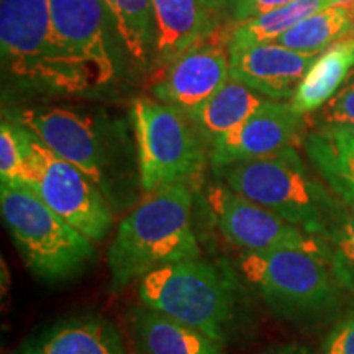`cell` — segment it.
Segmentation results:
<instances>
[{"mask_svg": "<svg viewBox=\"0 0 354 354\" xmlns=\"http://www.w3.org/2000/svg\"><path fill=\"white\" fill-rule=\"evenodd\" d=\"M205 203L220 233L243 253L305 250L330 258L328 245L323 238L308 234L225 184L209 185Z\"/></svg>", "mask_w": 354, "mask_h": 354, "instance_id": "obj_10", "label": "cell"}, {"mask_svg": "<svg viewBox=\"0 0 354 354\" xmlns=\"http://www.w3.org/2000/svg\"><path fill=\"white\" fill-rule=\"evenodd\" d=\"M3 69L21 86L77 94L55 50L50 0H0Z\"/></svg>", "mask_w": 354, "mask_h": 354, "instance_id": "obj_7", "label": "cell"}, {"mask_svg": "<svg viewBox=\"0 0 354 354\" xmlns=\"http://www.w3.org/2000/svg\"><path fill=\"white\" fill-rule=\"evenodd\" d=\"M351 30H354V21L349 12L344 7L333 6L302 20L276 43L300 53L322 55Z\"/></svg>", "mask_w": 354, "mask_h": 354, "instance_id": "obj_23", "label": "cell"}, {"mask_svg": "<svg viewBox=\"0 0 354 354\" xmlns=\"http://www.w3.org/2000/svg\"><path fill=\"white\" fill-rule=\"evenodd\" d=\"M156 19V59L162 68L215 32V19L201 0H151Z\"/></svg>", "mask_w": 354, "mask_h": 354, "instance_id": "obj_17", "label": "cell"}, {"mask_svg": "<svg viewBox=\"0 0 354 354\" xmlns=\"http://www.w3.org/2000/svg\"><path fill=\"white\" fill-rule=\"evenodd\" d=\"M15 123L32 131L53 153L82 171L102 190L109 192V143L91 117L71 109H28L17 113Z\"/></svg>", "mask_w": 354, "mask_h": 354, "instance_id": "obj_11", "label": "cell"}, {"mask_svg": "<svg viewBox=\"0 0 354 354\" xmlns=\"http://www.w3.org/2000/svg\"><path fill=\"white\" fill-rule=\"evenodd\" d=\"M238 268L264 302L284 317H317L338 302L342 282L328 256L305 250L243 253Z\"/></svg>", "mask_w": 354, "mask_h": 354, "instance_id": "obj_5", "label": "cell"}, {"mask_svg": "<svg viewBox=\"0 0 354 354\" xmlns=\"http://www.w3.org/2000/svg\"><path fill=\"white\" fill-rule=\"evenodd\" d=\"M317 56L277 43H263L230 50V71L233 77L268 99H292Z\"/></svg>", "mask_w": 354, "mask_h": 354, "instance_id": "obj_14", "label": "cell"}, {"mask_svg": "<svg viewBox=\"0 0 354 354\" xmlns=\"http://www.w3.org/2000/svg\"><path fill=\"white\" fill-rule=\"evenodd\" d=\"M323 240L328 245L330 261L339 282L354 287V212H343Z\"/></svg>", "mask_w": 354, "mask_h": 354, "instance_id": "obj_24", "label": "cell"}, {"mask_svg": "<svg viewBox=\"0 0 354 354\" xmlns=\"http://www.w3.org/2000/svg\"><path fill=\"white\" fill-rule=\"evenodd\" d=\"M232 76L230 71V35L215 32L187 48L165 66L153 86L158 100L192 113L210 99Z\"/></svg>", "mask_w": 354, "mask_h": 354, "instance_id": "obj_12", "label": "cell"}, {"mask_svg": "<svg viewBox=\"0 0 354 354\" xmlns=\"http://www.w3.org/2000/svg\"><path fill=\"white\" fill-rule=\"evenodd\" d=\"M113 32L133 61L148 64L156 56L158 30L151 0H102Z\"/></svg>", "mask_w": 354, "mask_h": 354, "instance_id": "obj_21", "label": "cell"}, {"mask_svg": "<svg viewBox=\"0 0 354 354\" xmlns=\"http://www.w3.org/2000/svg\"><path fill=\"white\" fill-rule=\"evenodd\" d=\"M308 158L331 190L354 210V135L313 130L305 141Z\"/></svg>", "mask_w": 354, "mask_h": 354, "instance_id": "obj_20", "label": "cell"}, {"mask_svg": "<svg viewBox=\"0 0 354 354\" xmlns=\"http://www.w3.org/2000/svg\"><path fill=\"white\" fill-rule=\"evenodd\" d=\"M55 50L77 92L100 87L115 77L109 41V15L102 0H50Z\"/></svg>", "mask_w": 354, "mask_h": 354, "instance_id": "obj_9", "label": "cell"}, {"mask_svg": "<svg viewBox=\"0 0 354 354\" xmlns=\"http://www.w3.org/2000/svg\"><path fill=\"white\" fill-rule=\"evenodd\" d=\"M325 354H354V312L344 317L331 331L325 344Z\"/></svg>", "mask_w": 354, "mask_h": 354, "instance_id": "obj_27", "label": "cell"}, {"mask_svg": "<svg viewBox=\"0 0 354 354\" xmlns=\"http://www.w3.org/2000/svg\"><path fill=\"white\" fill-rule=\"evenodd\" d=\"M310 115L315 130H333L354 135V69L336 94Z\"/></svg>", "mask_w": 354, "mask_h": 354, "instance_id": "obj_25", "label": "cell"}, {"mask_svg": "<svg viewBox=\"0 0 354 354\" xmlns=\"http://www.w3.org/2000/svg\"><path fill=\"white\" fill-rule=\"evenodd\" d=\"M269 100L272 99L258 94L236 77L230 76L228 81L201 107L189 113V117L203 138L212 145L220 136L241 125Z\"/></svg>", "mask_w": 354, "mask_h": 354, "instance_id": "obj_19", "label": "cell"}, {"mask_svg": "<svg viewBox=\"0 0 354 354\" xmlns=\"http://www.w3.org/2000/svg\"><path fill=\"white\" fill-rule=\"evenodd\" d=\"M338 0H294L277 10L258 19L238 24L230 32V50L256 46L263 43H276L282 35L308 19L313 13L336 6Z\"/></svg>", "mask_w": 354, "mask_h": 354, "instance_id": "obj_22", "label": "cell"}, {"mask_svg": "<svg viewBox=\"0 0 354 354\" xmlns=\"http://www.w3.org/2000/svg\"><path fill=\"white\" fill-rule=\"evenodd\" d=\"M294 0H236L233 6V20L236 24L258 19L266 13L277 10Z\"/></svg>", "mask_w": 354, "mask_h": 354, "instance_id": "obj_28", "label": "cell"}, {"mask_svg": "<svg viewBox=\"0 0 354 354\" xmlns=\"http://www.w3.org/2000/svg\"><path fill=\"white\" fill-rule=\"evenodd\" d=\"M201 2L205 6V8L212 13V15H215L216 12L225 10V8H228V7L233 8L236 0H201Z\"/></svg>", "mask_w": 354, "mask_h": 354, "instance_id": "obj_29", "label": "cell"}, {"mask_svg": "<svg viewBox=\"0 0 354 354\" xmlns=\"http://www.w3.org/2000/svg\"><path fill=\"white\" fill-rule=\"evenodd\" d=\"M140 185L146 194L187 183L205 165L203 136L184 110L138 97L131 104Z\"/></svg>", "mask_w": 354, "mask_h": 354, "instance_id": "obj_6", "label": "cell"}, {"mask_svg": "<svg viewBox=\"0 0 354 354\" xmlns=\"http://www.w3.org/2000/svg\"><path fill=\"white\" fill-rule=\"evenodd\" d=\"M25 128L10 118L0 123V179H21L25 171Z\"/></svg>", "mask_w": 354, "mask_h": 354, "instance_id": "obj_26", "label": "cell"}, {"mask_svg": "<svg viewBox=\"0 0 354 354\" xmlns=\"http://www.w3.org/2000/svg\"><path fill=\"white\" fill-rule=\"evenodd\" d=\"M24 354H127L122 336L107 318L71 317L25 344Z\"/></svg>", "mask_w": 354, "mask_h": 354, "instance_id": "obj_15", "label": "cell"}, {"mask_svg": "<svg viewBox=\"0 0 354 354\" xmlns=\"http://www.w3.org/2000/svg\"><path fill=\"white\" fill-rule=\"evenodd\" d=\"M304 128V115L290 104L269 100L248 120L210 145L212 167H220L248 159L294 148Z\"/></svg>", "mask_w": 354, "mask_h": 354, "instance_id": "obj_13", "label": "cell"}, {"mask_svg": "<svg viewBox=\"0 0 354 354\" xmlns=\"http://www.w3.org/2000/svg\"><path fill=\"white\" fill-rule=\"evenodd\" d=\"M201 256L192 227V189L187 183L166 185L148 194L118 225L107 254L112 289Z\"/></svg>", "mask_w": 354, "mask_h": 354, "instance_id": "obj_1", "label": "cell"}, {"mask_svg": "<svg viewBox=\"0 0 354 354\" xmlns=\"http://www.w3.org/2000/svg\"><path fill=\"white\" fill-rule=\"evenodd\" d=\"M0 212L26 268L44 281H69L94 258V241L50 209L25 180L0 179Z\"/></svg>", "mask_w": 354, "mask_h": 354, "instance_id": "obj_3", "label": "cell"}, {"mask_svg": "<svg viewBox=\"0 0 354 354\" xmlns=\"http://www.w3.org/2000/svg\"><path fill=\"white\" fill-rule=\"evenodd\" d=\"M145 307L192 326L225 343L236 317L232 274L202 259L183 261L149 272L140 281Z\"/></svg>", "mask_w": 354, "mask_h": 354, "instance_id": "obj_4", "label": "cell"}, {"mask_svg": "<svg viewBox=\"0 0 354 354\" xmlns=\"http://www.w3.org/2000/svg\"><path fill=\"white\" fill-rule=\"evenodd\" d=\"M25 128V127H24ZM26 158L21 180L37 190L50 209L91 241H100L113 215L102 190L88 177L25 128Z\"/></svg>", "mask_w": 354, "mask_h": 354, "instance_id": "obj_8", "label": "cell"}, {"mask_svg": "<svg viewBox=\"0 0 354 354\" xmlns=\"http://www.w3.org/2000/svg\"><path fill=\"white\" fill-rule=\"evenodd\" d=\"M354 69V30L344 35L317 56L304 81L290 99V107L300 115H310L336 94Z\"/></svg>", "mask_w": 354, "mask_h": 354, "instance_id": "obj_18", "label": "cell"}, {"mask_svg": "<svg viewBox=\"0 0 354 354\" xmlns=\"http://www.w3.org/2000/svg\"><path fill=\"white\" fill-rule=\"evenodd\" d=\"M218 183L313 236H325L343 210L310 174L295 148L214 167Z\"/></svg>", "mask_w": 354, "mask_h": 354, "instance_id": "obj_2", "label": "cell"}, {"mask_svg": "<svg viewBox=\"0 0 354 354\" xmlns=\"http://www.w3.org/2000/svg\"><path fill=\"white\" fill-rule=\"evenodd\" d=\"M128 323L141 354H225L223 343L153 308H133Z\"/></svg>", "mask_w": 354, "mask_h": 354, "instance_id": "obj_16", "label": "cell"}, {"mask_svg": "<svg viewBox=\"0 0 354 354\" xmlns=\"http://www.w3.org/2000/svg\"><path fill=\"white\" fill-rule=\"evenodd\" d=\"M266 354H313L308 349L300 348V346H286V348H279L276 351L266 353Z\"/></svg>", "mask_w": 354, "mask_h": 354, "instance_id": "obj_30", "label": "cell"}]
</instances>
